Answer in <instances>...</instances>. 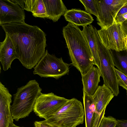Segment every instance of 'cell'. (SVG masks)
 <instances>
[{"label": "cell", "mask_w": 127, "mask_h": 127, "mask_svg": "<svg viewBox=\"0 0 127 127\" xmlns=\"http://www.w3.org/2000/svg\"><path fill=\"white\" fill-rule=\"evenodd\" d=\"M1 26L12 42L17 59L26 68H34L45 53V33L38 26L25 22Z\"/></svg>", "instance_id": "6da1fadb"}, {"label": "cell", "mask_w": 127, "mask_h": 127, "mask_svg": "<svg viewBox=\"0 0 127 127\" xmlns=\"http://www.w3.org/2000/svg\"><path fill=\"white\" fill-rule=\"evenodd\" d=\"M126 37V40L127 43V37Z\"/></svg>", "instance_id": "f546056e"}, {"label": "cell", "mask_w": 127, "mask_h": 127, "mask_svg": "<svg viewBox=\"0 0 127 127\" xmlns=\"http://www.w3.org/2000/svg\"><path fill=\"white\" fill-rule=\"evenodd\" d=\"M35 127H57L49 123L45 120L41 121H35L34 123Z\"/></svg>", "instance_id": "d4e9b609"}, {"label": "cell", "mask_w": 127, "mask_h": 127, "mask_svg": "<svg viewBox=\"0 0 127 127\" xmlns=\"http://www.w3.org/2000/svg\"><path fill=\"white\" fill-rule=\"evenodd\" d=\"M24 10L31 12L35 17L48 18L43 0H24Z\"/></svg>", "instance_id": "d6986e66"}, {"label": "cell", "mask_w": 127, "mask_h": 127, "mask_svg": "<svg viewBox=\"0 0 127 127\" xmlns=\"http://www.w3.org/2000/svg\"><path fill=\"white\" fill-rule=\"evenodd\" d=\"M116 126L117 127H127V120H117Z\"/></svg>", "instance_id": "484cf974"}, {"label": "cell", "mask_w": 127, "mask_h": 127, "mask_svg": "<svg viewBox=\"0 0 127 127\" xmlns=\"http://www.w3.org/2000/svg\"><path fill=\"white\" fill-rule=\"evenodd\" d=\"M101 41L107 48L119 52L126 50L127 43L121 24L115 22L105 29L97 30Z\"/></svg>", "instance_id": "ba28073f"}, {"label": "cell", "mask_w": 127, "mask_h": 127, "mask_svg": "<svg viewBox=\"0 0 127 127\" xmlns=\"http://www.w3.org/2000/svg\"><path fill=\"white\" fill-rule=\"evenodd\" d=\"M46 8L48 19L53 22L58 21L67 10L61 0H43Z\"/></svg>", "instance_id": "2e32d148"}, {"label": "cell", "mask_w": 127, "mask_h": 127, "mask_svg": "<svg viewBox=\"0 0 127 127\" xmlns=\"http://www.w3.org/2000/svg\"><path fill=\"white\" fill-rule=\"evenodd\" d=\"M117 120L111 116H104L99 127H115L116 126Z\"/></svg>", "instance_id": "cb8c5ba5"}, {"label": "cell", "mask_w": 127, "mask_h": 127, "mask_svg": "<svg viewBox=\"0 0 127 127\" xmlns=\"http://www.w3.org/2000/svg\"><path fill=\"white\" fill-rule=\"evenodd\" d=\"M33 73L41 77H52L58 79L68 74L69 65L62 58L50 54L46 50L45 54L34 67Z\"/></svg>", "instance_id": "8992f818"}, {"label": "cell", "mask_w": 127, "mask_h": 127, "mask_svg": "<svg viewBox=\"0 0 127 127\" xmlns=\"http://www.w3.org/2000/svg\"><path fill=\"white\" fill-rule=\"evenodd\" d=\"M17 59L15 50L12 42L5 33L4 40L0 43V62L4 71L11 68L13 61Z\"/></svg>", "instance_id": "4fadbf2b"}, {"label": "cell", "mask_w": 127, "mask_h": 127, "mask_svg": "<svg viewBox=\"0 0 127 127\" xmlns=\"http://www.w3.org/2000/svg\"><path fill=\"white\" fill-rule=\"evenodd\" d=\"M126 50L127 51V49H126Z\"/></svg>", "instance_id": "4dcf8cb0"}, {"label": "cell", "mask_w": 127, "mask_h": 127, "mask_svg": "<svg viewBox=\"0 0 127 127\" xmlns=\"http://www.w3.org/2000/svg\"><path fill=\"white\" fill-rule=\"evenodd\" d=\"M69 99L53 93H41L37 98L33 111L39 117L46 120L61 108Z\"/></svg>", "instance_id": "52a82bcc"}, {"label": "cell", "mask_w": 127, "mask_h": 127, "mask_svg": "<svg viewBox=\"0 0 127 127\" xmlns=\"http://www.w3.org/2000/svg\"><path fill=\"white\" fill-rule=\"evenodd\" d=\"M119 86L125 89L127 93V76L115 68Z\"/></svg>", "instance_id": "603a6c76"}, {"label": "cell", "mask_w": 127, "mask_h": 127, "mask_svg": "<svg viewBox=\"0 0 127 127\" xmlns=\"http://www.w3.org/2000/svg\"><path fill=\"white\" fill-rule=\"evenodd\" d=\"M84 116L82 103L73 98L45 120L57 127H76L83 124Z\"/></svg>", "instance_id": "277c9868"}, {"label": "cell", "mask_w": 127, "mask_h": 127, "mask_svg": "<svg viewBox=\"0 0 127 127\" xmlns=\"http://www.w3.org/2000/svg\"><path fill=\"white\" fill-rule=\"evenodd\" d=\"M42 89L35 80L29 81L26 85L18 88L13 95L11 110L13 119H20L28 116L33 111L36 100L41 93Z\"/></svg>", "instance_id": "3957f363"}, {"label": "cell", "mask_w": 127, "mask_h": 127, "mask_svg": "<svg viewBox=\"0 0 127 127\" xmlns=\"http://www.w3.org/2000/svg\"><path fill=\"white\" fill-rule=\"evenodd\" d=\"M64 16L66 21L77 26L89 25L94 20L90 14L79 9L67 10Z\"/></svg>", "instance_id": "9a60e30c"}, {"label": "cell", "mask_w": 127, "mask_h": 127, "mask_svg": "<svg viewBox=\"0 0 127 127\" xmlns=\"http://www.w3.org/2000/svg\"><path fill=\"white\" fill-rule=\"evenodd\" d=\"M127 20V3L119 11L115 19L116 23H122Z\"/></svg>", "instance_id": "7402d4cb"}, {"label": "cell", "mask_w": 127, "mask_h": 127, "mask_svg": "<svg viewBox=\"0 0 127 127\" xmlns=\"http://www.w3.org/2000/svg\"><path fill=\"white\" fill-rule=\"evenodd\" d=\"M121 25L122 30L125 37H127V20L122 22Z\"/></svg>", "instance_id": "83f0119b"}, {"label": "cell", "mask_w": 127, "mask_h": 127, "mask_svg": "<svg viewBox=\"0 0 127 127\" xmlns=\"http://www.w3.org/2000/svg\"></svg>", "instance_id": "1f68e13d"}, {"label": "cell", "mask_w": 127, "mask_h": 127, "mask_svg": "<svg viewBox=\"0 0 127 127\" xmlns=\"http://www.w3.org/2000/svg\"><path fill=\"white\" fill-rule=\"evenodd\" d=\"M10 0L18 5L22 9L24 10L25 6L24 0Z\"/></svg>", "instance_id": "4316f807"}, {"label": "cell", "mask_w": 127, "mask_h": 127, "mask_svg": "<svg viewBox=\"0 0 127 127\" xmlns=\"http://www.w3.org/2000/svg\"><path fill=\"white\" fill-rule=\"evenodd\" d=\"M90 25L83 26L82 31L86 38L91 50L95 65L99 69L100 62L95 39L92 26Z\"/></svg>", "instance_id": "ac0fdd59"}, {"label": "cell", "mask_w": 127, "mask_h": 127, "mask_svg": "<svg viewBox=\"0 0 127 127\" xmlns=\"http://www.w3.org/2000/svg\"><path fill=\"white\" fill-rule=\"evenodd\" d=\"M8 127H20L17 126L16 125H15V124H13V123L11 124H10Z\"/></svg>", "instance_id": "f1b7e54d"}, {"label": "cell", "mask_w": 127, "mask_h": 127, "mask_svg": "<svg viewBox=\"0 0 127 127\" xmlns=\"http://www.w3.org/2000/svg\"><path fill=\"white\" fill-rule=\"evenodd\" d=\"M114 96L112 91L105 85L98 86L95 93L92 96L96 113L94 127H99L104 116L106 107Z\"/></svg>", "instance_id": "8fae6325"}, {"label": "cell", "mask_w": 127, "mask_h": 127, "mask_svg": "<svg viewBox=\"0 0 127 127\" xmlns=\"http://www.w3.org/2000/svg\"><path fill=\"white\" fill-rule=\"evenodd\" d=\"M12 95L8 89L0 82V127H8L13 123L11 104Z\"/></svg>", "instance_id": "7c38bea8"}, {"label": "cell", "mask_w": 127, "mask_h": 127, "mask_svg": "<svg viewBox=\"0 0 127 127\" xmlns=\"http://www.w3.org/2000/svg\"><path fill=\"white\" fill-rule=\"evenodd\" d=\"M83 4L86 11L90 14H92L98 17V7L96 0H80Z\"/></svg>", "instance_id": "44dd1931"}, {"label": "cell", "mask_w": 127, "mask_h": 127, "mask_svg": "<svg viewBox=\"0 0 127 127\" xmlns=\"http://www.w3.org/2000/svg\"><path fill=\"white\" fill-rule=\"evenodd\" d=\"M112 53L114 66L118 70L127 76V52L125 54L116 51L115 53L112 51Z\"/></svg>", "instance_id": "ffe728a7"}, {"label": "cell", "mask_w": 127, "mask_h": 127, "mask_svg": "<svg viewBox=\"0 0 127 127\" xmlns=\"http://www.w3.org/2000/svg\"><path fill=\"white\" fill-rule=\"evenodd\" d=\"M62 32L72 64L81 75H84L95 64L82 31L77 26L68 22L63 27Z\"/></svg>", "instance_id": "7a4b0ae2"}, {"label": "cell", "mask_w": 127, "mask_h": 127, "mask_svg": "<svg viewBox=\"0 0 127 127\" xmlns=\"http://www.w3.org/2000/svg\"><path fill=\"white\" fill-rule=\"evenodd\" d=\"M92 28L96 41L100 64L99 70L103 84L111 90L114 96H117L119 93V85L113 60L112 51L104 46L97 30L93 26Z\"/></svg>", "instance_id": "5b68a950"}, {"label": "cell", "mask_w": 127, "mask_h": 127, "mask_svg": "<svg viewBox=\"0 0 127 127\" xmlns=\"http://www.w3.org/2000/svg\"><path fill=\"white\" fill-rule=\"evenodd\" d=\"M24 10L10 0H0V26L25 22Z\"/></svg>", "instance_id": "30bf717a"}, {"label": "cell", "mask_w": 127, "mask_h": 127, "mask_svg": "<svg viewBox=\"0 0 127 127\" xmlns=\"http://www.w3.org/2000/svg\"><path fill=\"white\" fill-rule=\"evenodd\" d=\"M83 92L85 127H94L96 116L95 103L92 96Z\"/></svg>", "instance_id": "e0dca14e"}, {"label": "cell", "mask_w": 127, "mask_h": 127, "mask_svg": "<svg viewBox=\"0 0 127 127\" xmlns=\"http://www.w3.org/2000/svg\"><path fill=\"white\" fill-rule=\"evenodd\" d=\"M81 76L83 91L89 95L93 96L97 89L100 81L101 75L99 69L93 66Z\"/></svg>", "instance_id": "5bb4252c"}, {"label": "cell", "mask_w": 127, "mask_h": 127, "mask_svg": "<svg viewBox=\"0 0 127 127\" xmlns=\"http://www.w3.org/2000/svg\"><path fill=\"white\" fill-rule=\"evenodd\" d=\"M98 7L97 24L102 29L112 25L119 11L127 3V0H96Z\"/></svg>", "instance_id": "9c48e42d"}]
</instances>
